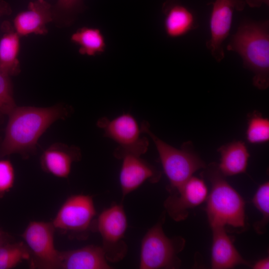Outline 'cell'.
I'll return each mask as SVG.
<instances>
[{"label": "cell", "mask_w": 269, "mask_h": 269, "mask_svg": "<svg viewBox=\"0 0 269 269\" xmlns=\"http://www.w3.org/2000/svg\"><path fill=\"white\" fill-rule=\"evenodd\" d=\"M62 106L47 108L15 107L8 115L4 137L0 146V157L13 153L24 157L33 152L41 135L54 122L65 118Z\"/></svg>", "instance_id": "cell-1"}, {"label": "cell", "mask_w": 269, "mask_h": 269, "mask_svg": "<svg viewBox=\"0 0 269 269\" xmlns=\"http://www.w3.org/2000/svg\"><path fill=\"white\" fill-rule=\"evenodd\" d=\"M227 49L237 53L244 68L251 71L253 84L264 90L269 86V22L245 21L232 35Z\"/></svg>", "instance_id": "cell-2"}, {"label": "cell", "mask_w": 269, "mask_h": 269, "mask_svg": "<svg viewBox=\"0 0 269 269\" xmlns=\"http://www.w3.org/2000/svg\"><path fill=\"white\" fill-rule=\"evenodd\" d=\"M205 169L204 173L211 184L206 208L211 227L244 228L245 202L242 197L227 182L217 163H210Z\"/></svg>", "instance_id": "cell-3"}, {"label": "cell", "mask_w": 269, "mask_h": 269, "mask_svg": "<svg viewBox=\"0 0 269 269\" xmlns=\"http://www.w3.org/2000/svg\"><path fill=\"white\" fill-rule=\"evenodd\" d=\"M142 133L147 134L152 139L169 183V192L178 189L193 173L206 165L194 151L191 142L183 143L178 149L165 142L150 130L148 122L143 121L140 125Z\"/></svg>", "instance_id": "cell-4"}, {"label": "cell", "mask_w": 269, "mask_h": 269, "mask_svg": "<svg viewBox=\"0 0 269 269\" xmlns=\"http://www.w3.org/2000/svg\"><path fill=\"white\" fill-rule=\"evenodd\" d=\"M165 213L143 236L140 246V269H176L181 261L177 255L184 248L185 240L180 236L170 238L165 234L162 225Z\"/></svg>", "instance_id": "cell-5"}, {"label": "cell", "mask_w": 269, "mask_h": 269, "mask_svg": "<svg viewBox=\"0 0 269 269\" xmlns=\"http://www.w3.org/2000/svg\"><path fill=\"white\" fill-rule=\"evenodd\" d=\"M96 210L93 197L84 194L69 196L52 222L55 229L78 240L86 239L95 231Z\"/></svg>", "instance_id": "cell-6"}, {"label": "cell", "mask_w": 269, "mask_h": 269, "mask_svg": "<svg viewBox=\"0 0 269 269\" xmlns=\"http://www.w3.org/2000/svg\"><path fill=\"white\" fill-rule=\"evenodd\" d=\"M97 125L104 131V136L118 144L114 152L116 158L121 159L128 154L141 156L147 151L148 140L141 136V127L131 114L123 113L111 120L102 117Z\"/></svg>", "instance_id": "cell-7"}, {"label": "cell", "mask_w": 269, "mask_h": 269, "mask_svg": "<svg viewBox=\"0 0 269 269\" xmlns=\"http://www.w3.org/2000/svg\"><path fill=\"white\" fill-rule=\"evenodd\" d=\"M128 224L127 217L122 204H113L96 218L94 230L101 236L102 248L108 262L117 263L127 255L128 246L125 235Z\"/></svg>", "instance_id": "cell-8"}, {"label": "cell", "mask_w": 269, "mask_h": 269, "mask_svg": "<svg viewBox=\"0 0 269 269\" xmlns=\"http://www.w3.org/2000/svg\"><path fill=\"white\" fill-rule=\"evenodd\" d=\"M55 228L52 222L31 221L22 234L30 253L32 268L59 269L60 251L54 245Z\"/></svg>", "instance_id": "cell-9"}, {"label": "cell", "mask_w": 269, "mask_h": 269, "mask_svg": "<svg viewBox=\"0 0 269 269\" xmlns=\"http://www.w3.org/2000/svg\"><path fill=\"white\" fill-rule=\"evenodd\" d=\"M209 21L210 38L206 47L213 57L219 62L225 57L223 43L228 36L232 23L234 11L244 10L246 2L243 0H215Z\"/></svg>", "instance_id": "cell-10"}, {"label": "cell", "mask_w": 269, "mask_h": 269, "mask_svg": "<svg viewBox=\"0 0 269 269\" xmlns=\"http://www.w3.org/2000/svg\"><path fill=\"white\" fill-rule=\"evenodd\" d=\"M170 193L163 205L169 216L176 221L185 219L189 209L204 202L208 195L204 180L193 176L176 190Z\"/></svg>", "instance_id": "cell-11"}, {"label": "cell", "mask_w": 269, "mask_h": 269, "mask_svg": "<svg viewBox=\"0 0 269 269\" xmlns=\"http://www.w3.org/2000/svg\"><path fill=\"white\" fill-rule=\"evenodd\" d=\"M119 175V182L123 197L139 188L146 181H159L161 172L140 156L132 154L124 155Z\"/></svg>", "instance_id": "cell-12"}, {"label": "cell", "mask_w": 269, "mask_h": 269, "mask_svg": "<svg viewBox=\"0 0 269 269\" xmlns=\"http://www.w3.org/2000/svg\"><path fill=\"white\" fill-rule=\"evenodd\" d=\"M53 20L51 5L45 0L31 1L27 9L18 13L13 19V28L20 36L44 35L46 24Z\"/></svg>", "instance_id": "cell-13"}, {"label": "cell", "mask_w": 269, "mask_h": 269, "mask_svg": "<svg viewBox=\"0 0 269 269\" xmlns=\"http://www.w3.org/2000/svg\"><path fill=\"white\" fill-rule=\"evenodd\" d=\"M81 158L80 149L61 143L53 144L46 149L40 157L42 169L59 178H67L74 162Z\"/></svg>", "instance_id": "cell-14"}, {"label": "cell", "mask_w": 269, "mask_h": 269, "mask_svg": "<svg viewBox=\"0 0 269 269\" xmlns=\"http://www.w3.org/2000/svg\"><path fill=\"white\" fill-rule=\"evenodd\" d=\"M213 233L211 267L214 269H232L239 265H249L234 246L225 227H211Z\"/></svg>", "instance_id": "cell-15"}, {"label": "cell", "mask_w": 269, "mask_h": 269, "mask_svg": "<svg viewBox=\"0 0 269 269\" xmlns=\"http://www.w3.org/2000/svg\"><path fill=\"white\" fill-rule=\"evenodd\" d=\"M59 269H110L102 247L89 245L60 252Z\"/></svg>", "instance_id": "cell-16"}, {"label": "cell", "mask_w": 269, "mask_h": 269, "mask_svg": "<svg viewBox=\"0 0 269 269\" xmlns=\"http://www.w3.org/2000/svg\"><path fill=\"white\" fill-rule=\"evenodd\" d=\"M162 10L164 31L169 37L182 36L198 27L192 12L177 0H167Z\"/></svg>", "instance_id": "cell-17"}, {"label": "cell", "mask_w": 269, "mask_h": 269, "mask_svg": "<svg viewBox=\"0 0 269 269\" xmlns=\"http://www.w3.org/2000/svg\"><path fill=\"white\" fill-rule=\"evenodd\" d=\"M218 151L221 156L218 166L224 176H233L246 172L250 153L244 142L232 141L219 147Z\"/></svg>", "instance_id": "cell-18"}, {"label": "cell", "mask_w": 269, "mask_h": 269, "mask_svg": "<svg viewBox=\"0 0 269 269\" xmlns=\"http://www.w3.org/2000/svg\"><path fill=\"white\" fill-rule=\"evenodd\" d=\"M4 33L0 39V71L9 76L20 71L18 54L20 36L9 24H5Z\"/></svg>", "instance_id": "cell-19"}, {"label": "cell", "mask_w": 269, "mask_h": 269, "mask_svg": "<svg viewBox=\"0 0 269 269\" xmlns=\"http://www.w3.org/2000/svg\"><path fill=\"white\" fill-rule=\"evenodd\" d=\"M71 41L79 46L80 54L94 56L102 54L106 49L105 37L100 29L82 27L74 32Z\"/></svg>", "instance_id": "cell-20"}, {"label": "cell", "mask_w": 269, "mask_h": 269, "mask_svg": "<svg viewBox=\"0 0 269 269\" xmlns=\"http://www.w3.org/2000/svg\"><path fill=\"white\" fill-rule=\"evenodd\" d=\"M29 250L24 242H4L0 244V269L13 268L25 260L29 261Z\"/></svg>", "instance_id": "cell-21"}, {"label": "cell", "mask_w": 269, "mask_h": 269, "mask_svg": "<svg viewBox=\"0 0 269 269\" xmlns=\"http://www.w3.org/2000/svg\"><path fill=\"white\" fill-rule=\"evenodd\" d=\"M247 140L251 143L259 144L269 140V120L259 112L248 115L246 131Z\"/></svg>", "instance_id": "cell-22"}, {"label": "cell", "mask_w": 269, "mask_h": 269, "mask_svg": "<svg viewBox=\"0 0 269 269\" xmlns=\"http://www.w3.org/2000/svg\"><path fill=\"white\" fill-rule=\"evenodd\" d=\"M253 203L263 216L261 220L255 224L254 228L258 233L263 234L269 220V181L259 187L253 198Z\"/></svg>", "instance_id": "cell-23"}, {"label": "cell", "mask_w": 269, "mask_h": 269, "mask_svg": "<svg viewBox=\"0 0 269 269\" xmlns=\"http://www.w3.org/2000/svg\"><path fill=\"white\" fill-rule=\"evenodd\" d=\"M15 107L10 76L0 71V120Z\"/></svg>", "instance_id": "cell-24"}, {"label": "cell", "mask_w": 269, "mask_h": 269, "mask_svg": "<svg viewBox=\"0 0 269 269\" xmlns=\"http://www.w3.org/2000/svg\"><path fill=\"white\" fill-rule=\"evenodd\" d=\"M15 171L11 162L7 159H0V199L13 186Z\"/></svg>", "instance_id": "cell-25"}, {"label": "cell", "mask_w": 269, "mask_h": 269, "mask_svg": "<svg viewBox=\"0 0 269 269\" xmlns=\"http://www.w3.org/2000/svg\"><path fill=\"white\" fill-rule=\"evenodd\" d=\"M81 0H58L57 7L63 11H70L80 3Z\"/></svg>", "instance_id": "cell-26"}, {"label": "cell", "mask_w": 269, "mask_h": 269, "mask_svg": "<svg viewBox=\"0 0 269 269\" xmlns=\"http://www.w3.org/2000/svg\"><path fill=\"white\" fill-rule=\"evenodd\" d=\"M254 269H269V259L267 257L262 259L257 262L252 267Z\"/></svg>", "instance_id": "cell-27"}, {"label": "cell", "mask_w": 269, "mask_h": 269, "mask_svg": "<svg viewBox=\"0 0 269 269\" xmlns=\"http://www.w3.org/2000/svg\"><path fill=\"white\" fill-rule=\"evenodd\" d=\"M11 9L9 4L3 0H0V17L7 14H10Z\"/></svg>", "instance_id": "cell-28"}, {"label": "cell", "mask_w": 269, "mask_h": 269, "mask_svg": "<svg viewBox=\"0 0 269 269\" xmlns=\"http://www.w3.org/2000/svg\"><path fill=\"white\" fill-rule=\"evenodd\" d=\"M245 2L251 7H259L263 4L269 5V0H246Z\"/></svg>", "instance_id": "cell-29"}, {"label": "cell", "mask_w": 269, "mask_h": 269, "mask_svg": "<svg viewBox=\"0 0 269 269\" xmlns=\"http://www.w3.org/2000/svg\"><path fill=\"white\" fill-rule=\"evenodd\" d=\"M6 235L4 232L0 230V244L7 241Z\"/></svg>", "instance_id": "cell-30"}]
</instances>
